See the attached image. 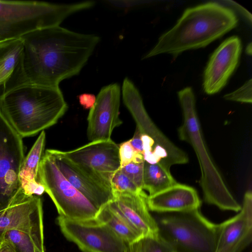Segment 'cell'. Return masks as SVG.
Masks as SVG:
<instances>
[{"label": "cell", "mask_w": 252, "mask_h": 252, "mask_svg": "<svg viewBox=\"0 0 252 252\" xmlns=\"http://www.w3.org/2000/svg\"><path fill=\"white\" fill-rule=\"evenodd\" d=\"M21 39L22 51L7 90L25 83L58 87L79 73L100 39L60 26L34 30Z\"/></svg>", "instance_id": "obj_1"}, {"label": "cell", "mask_w": 252, "mask_h": 252, "mask_svg": "<svg viewBox=\"0 0 252 252\" xmlns=\"http://www.w3.org/2000/svg\"><path fill=\"white\" fill-rule=\"evenodd\" d=\"M238 22L231 9L215 2L187 8L143 59L162 54L176 57L184 51L205 47L235 28Z\"/></svg>", "instance_id": "obj_2"}, {"label": "cell", "mask_w": 252, "mask_h": 252, "mask_svg": "<svg viewBox=\"0 0 252 252\" xmlns=\"http://www.w3.org/2000/svg\"><path fill=\"white\" fill-rule=\"evenodd\" d=\"M0 108L23 138L34 135L56 124L68 106L59 87L25 83L0 95Z\"/></svg>", "instance_id": "obj_3"}, {"label": "cell", "mask_w": 252, "mask_h": 252, "mask_svg": "<svg viewBox=\"0 0 252 252\" xmlns=\"http://www.w3.org/2000/svg\"><path fill=\"white\" fill-rule=\"evenodd\" d=\"M183 122L178 128L180 139L189 144L197 158L201 171L200 184L206 203L220 209L238 212L241 206L234 198L215 164L205 144L195 108L192 89L178 92Z\"/></svg>", "instance_id": "obj_4"}, {"label": "cell", "mask_w": 252, "mask_h": 252, "mask_svg": "<svg viewBox=\"0 0 252 252\" xmlns=\"http://www.w3.org/2000/svg\"><path fill=\"white\" fill-rule=\"evenodd\" d=\"M94 5L93 1L58 4L0 0V42L20 38L39 29L59 26L67 17Z\"/></svg>", "instance_id": "obj_5"}, {"label": "cell", "mask_w": 252, "mask_h": 252, "mask_svg": "<svg viewBox=\"0 0 252 252\" xmlns=\"http://www.w3.org/2000/svg\"><path fill=\"white\" fill-rule=\"evenodd\" d=\"M154 218L159 235L175 252H214L217 224L200 211L158 213Z\"/></svg>", "instance_id": "obj_6"}, {"label": "cell", "mask_w": 252, "mask_h": 252, "mask_svg": "<svg viewBox=\"0 0 252 252\" xmlns=\"http://www.w3.org/2000/svg\"><path fill=\"white\" fill-rule=\"evenodd\" d=\"M40 183L54 203L59 216L75 220L95 219L100 210L64 177L46 150L39 167Z\"/></svg>", "instance_id": "obj_7"}, {"label": "cell", "mask_w": 252, "mask_h": 252, "mask_svg": "<svg viewBox=\"0 0 252 252\" xmlns=\"http://www.w3.org/2000/svg\"><path fill=\"white\" fill-rule=\"evenodd\" d=\"M22 138L0 108V211L29 197L24 194L20 180L25 158Z\"/></svg>", "instance_id": "obj_8"}, {"label": "cell", "mask_w": 252, "mask_h": 252, "mask_svg": "<svg viewBox=\"0 0 252 252\" xmlns=\"http://www.w3.org/2000/svg\"><path fill=\"white\" fill-rule=\"evenodd\" d=\"M57 220L64 236L83 252H127V245L96 218L79 220L59 216Z\"/></svg>", "instance_id": "obj_9"}, {"label": "cell", "mask_w": 252, "mask_h": 252, "mask_svg": "<svg viewBox=\"0 0 252 252\" xmlns=\"http://www.w3.org/2000/svg\"><path fill=\"white\" fill-rule=\"evenodd\" d=\"M46 151L67 181L97 208L100 210L112 200L110 181L62 157L55 150Z\"/></svg>", "instance_id": "obj_10"}, {"label": "cell", "mask_w": 252, "mask_h": 252, "mask_svg": "<svg viewBox=\"0 0 252 252\" xmlns=\"http://www.w3.org/2000/svg\"><path fill=\"white\" fill-rule=\"evenodd\" d=\"M120 98L118 83L101 89L87 118V136L91 142L110 139L114 128L122 124L119 118Z\"/></svg>", "instance_id": "obj_11"}, {"label": "cell", "mask_w": 252, "mask_h": 252, "mask_svg": "<svg viewBox=\"0 0 252 252\" xmlns=\"http://www.w3.org/2000/svg\"><path fill=\"white\" fill-rule=\"evenodd\" d=\"M55 151L70 161L109 181L112 174L121 168L119 147L111 139L91 142L69 151Z\"/></svg>", "instance_id": "obj_12"}, {"label": "cell", "mask_w": 252, "mask_h": 252, "mask_svg": "<svg viewBox=\"0 0 252 252\" xmlns=\"http://www.w3.org/2000/svg\"><path fill=\"white\" fill-rule=\"evenodd\" d=\"M241 51V41L237 36L226 38L214 51L203 74V88L206 94L218 93L225 86L238 65Z\"/></svg>", "instance_id": "obj_13"}, {"label": "cell", "mask_w": 252, "mask_h": 252, "mask_svg": "<svg viewBox=\"0 0 252 252\" xmlns=\"http://www.w3.org/2000/svg\"><path fill=\"white\" fill-rule=\"evenodd\" d=\"M252 241V193H245L243 205L234 217L217 224L214 252H242Z\"/></svg>", "instance_id": "obj_14"}, {"label": "cell", "mask_w": 252, "mask_h": 252, "mask_svg": "<svg viewBox=\"0 0 252 252\" xmlns=\"http://www.w3.org/2000/svg\"><path fill=\"white\" fill-rule=\"evenodd\" d=\"M112 200L108 203L143 237H156L159 230L147 204L148 195L143 191L139 193L114 192Z\"/></svg>", "instance_id": "obj_15"}, {"label": "cell", "mask_w": 252, "mask_h": 252, "mask_svg": "<svg viewBox=\"0 0 252 252\" xmlns=\"http://www.w3.org/2000/svg\"><path fill=\"white\" fill-rule=\"evenodd\" d=\"M43 228L42 203L39 196H29L0 211V243L8 230L32 233Z\"/></svg>", "instance_id": "obj_16"}, {"label": "cell", "mask_w": 252, "mask_h": 252, "mask_svg": "<svg viewBox=\"0 0 252 252\" xmlns=\"http://www.w3.org/2000/svg\"><path fill=\"white\" fill-rule=\"evenodd\" d=\"M147 204L151 211L166 213L199 209L201 201L193 188L177 183L156 194L148 195Z\"/></svg>", "instance_id": "obj_17"}, {"label": "cell", "mask_w": 252, "mask_h": 252, "mask_svg": "<svg viewBox=\"0 0 252 252\" xmlns=\"http://www.w3.org/2000/svg\"><path fill=\"white\" fill-rule=\"evenodd\" d=\"M45 133L42 131L28 154L25 157L20 171V180L25 195L39 196L45 192L39 177V167L45 144Z\"/></svg>", "instance_id": "obj_18"}, {"label": "cell", "mask_w": 252, "mask_h": 252, "mask_svg": "<svg viewBox=\"0 0 252 252\" xmlns=\"http://www.w3.org/2000/svg\"><path fill=\"white\" fill-rule=\"evenodd\" d=\"M177 183L170 168L159 161L156 163L144 161L142 189L148 191L149 195L156 194Z\"/></svg>", "instance_id": "obj_19"}, {"label": "cell", "mask_w": 252, "mask_h": 252, "mask_svg": "<svg viewBox=\"0 0 252 252\" xmlns=\"http://www.w3.org/2000/svg\"><path fill=\"white\" fill-rule=\"evenodd\" d=\"M22 49L21 38L0 42V92L2 94L18 64Z\"/></svg>", "instance_id": "obj_20"}, {"label": "cell", "mask_w": 252, "mask_h": 252, "mask_svg": "<svg viewBox=\"0 0 252 252\" xmlns=\"http://www.w3.org/2000/svg\"><path fill=\"white\" fill-rule=\"evenodd\" d=\"M95 218L108 226L127 245L143 237L108 204L100 210Z\"/></svg>", "instance_id": "obj_21"}, {"label": "cell", "mask_w": 252, "mask_h": 252, "mask_svg": "<svg viewBox=\"0 0 252 252\" xmlns=\"http://www.w3.org/2000/svg\"><path fill=\"white\" fill-rule=\"evenodd\" d=\"M2 240L8 242L15 252H34L35 244H44L43 228L32 233L8 230Z\"/></svg>", "instance_id": "obj_22"}, {"label": "cell", "mask_w": 252, "mask_h": 252, "mask_svg": "<svg viewBox=\"0 0 252 252\" xmlns=\"http://www.w3.org/2000/svg\"><path fill=\"white\" fill-rule=\"evenodd\" d=\"M172 247L159 235L156 237H144L127 245V252H167Z\"/></svg>", "instance_id": "obj_23"}, {"label": "cell", "mask_w": 252, "mask_h": 252, "mask_svg": "<svg viewBox=\"0 0 252 252\" xmlns=\"http://www.w3.org/2000/svg\"><path fill=\"white\" fill-rule=\"evenodd\" d=\"M110 183L112 192L139 193V189L128 177L121 169L112 174Z\"/></svg>", "instance_id": "obj_24"}, {"label": "cell", "mask_w": 252, "mask_h": 252, "mask_svg": "<svg viewBox=\"0 0 252 252\" xmlns=\"http://www.w3.org/2000/svg\"><path fill=\"white\" fill-rule=\"evenodd\" d=\"M119 156L121 167L132 162L140 163L145 161L143 155L134 149L129 140L124 142L120 145Z\"/></svg>", "instance_id": "obj_25"}, {"label": "cell", "mask_w": 252, "mask_h": 252, "mask_svg": "<svg viewBox=\"0 0 252 252\" xmlns=\"http://www.w3.org/2000/svg\"><path fill=\"white\" fill-rule=\"evenodd\" d=\"M144 161L140 163L132 162L120 168L140 190H143L142 187Z\"/></svg>", "instance_id": "obj_26"}, {"label": "cell", "mask_w": 252, "mask_h": 252, "mask_svg": "<svg viewBox=\"0 0 252 252\" xmlns=\"http://www.w3.org/2000/svg\"><path fill=\"white\" fill-rule=\"evenodd\" d=\"M252 80L250 79L236 91L225 94V99L247 103L252 102Z\"/></svg>", "instance_id": "obj_27"}, {"label": "cell", "mask_w": 252, "mask_h": 252, "mask_svg": "<svg viewBox=\"0 0 252 252\" xmlns=\"http://www.w3.org/2000/svg\"><path fill=\"white\" fill-rule=\"evenodd\" d=\"M80 104L86 109H91L94 104L96 96L92 94L84 93L78 96Z\"/></svg>", "instance_id": "obj_28"}, {"label": "cell", "mask_w": 252, "mask_h": 252, "mask_svg": "<svg viewBox=\"0 0 252 252\" xmlns=\"http://www.w3.org/2000/svg\"><path fill=\"white\" fill-rule=\"evenodd\" d=\"M141 136L142 133L136 127L133 137L129 141L134 149L143 155L144 151Z\"/></svg>", "instance_id": "obj_29"}, {"label": "cell", "mask_w": 252, "mask_h": 252, "mask_svg": "<svg viewBox=\"0 0 252 252\" xmlns=\"http://www.w3.org/2000/svg\"><path fill=\"white\" fill-rule=\"evenodd\" d=\"M0 252H15L8 242L2 240L0 243Z\"/></svg>", "instance_id": "obj_30"}, {"label": "cell", "mask_w": 252, "mask_h": 252, "mask_svg": "<svg viewBox=\"0 0 252 252\" xmlns=\"http://www.w3.org/2000/svg\"><path fill=\"white\" fill-rule=\"evenodd\" d=\"M246 52L249 55H251L252 53V43H250L247 46L246 49Z\"/></svg>", "instance_id": "obj_31"}, {"label": "cell", "mask_w": 252, "mask_h": 252, "mask_svg": "<svg viewBox=\"0 0 252 252\" xmlns=\"http://www.w3.org/2000/svg\"><path fill=\"white\" fill-rule=\"evenodd\" d=\"M34 252H45V250L35 247Z\"/></svg>", "instance_id": "obj_32"}, {"label": "cell", "mask_w": 252, "mask_h": 252, "mask_svg": "<svg viewBox=\"0 0 252 252\" xmlns=\"http://www.w3.org/2000/svg\"><path fill=\"white\" fill-rule=\"evenodd\" d=\"M175 252L174 251H170V252Z\"/></svg>", "instance_id": "obj_33"}]
</instances>
